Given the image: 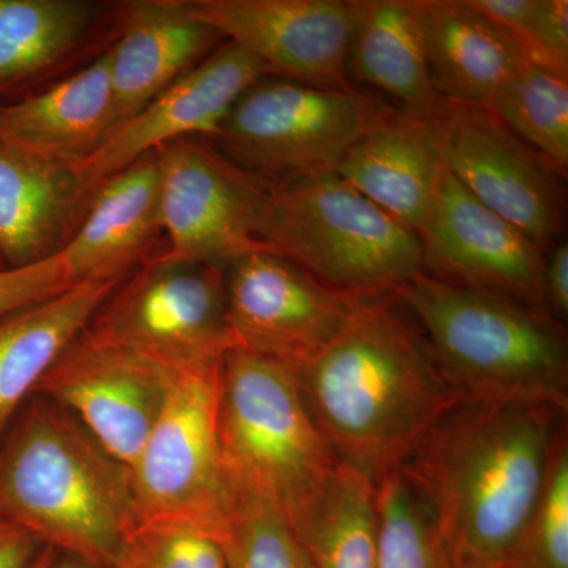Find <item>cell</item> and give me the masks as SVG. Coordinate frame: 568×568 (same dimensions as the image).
Listing matches in <instances>:
<instances>
[{
  "label": "cell",
  "instance_id": "obj_25",
  "mask_svg": "<svg viewBox=\"0 0 568 568\" xmlns=\"http://www.w3.org/2000/svg\"><path fill=\"white\" fill-rule=\"evenodd\" d=\"M290 523L313 568H377V488L353 467L336 462Z\"/></svg>",
  "mask_w": 568,
  "mask_h": 568
},
{
  "label": "cell",
  "instance_id": "obj_5",
  "mask_svg": "<svg viewBox=\"0 0 568 568\" xmlns=\"http://www.w3.org/2000/svg\"><path fill=\"white\" fill-rule=\"evenodd\" d=\"M257 239L268 252L343 293H394L424 272L413 230L335 171L268 181Z\"/></svg>",
  "mask_w": 568,
  "mask_h": 568
},
{
  "label": "cell",
  "instance_id": "obj_32",
  "mask_svg": "<svg viewBox=\"0 0 568 568\" xmlns=\"http://www.w3.org/2000/svg\"><path fill=\"white\" fill-rule=\"evenodd\" d=\"M62 254L20 268L0 271V316L50 298L74 286Z\"/></svg>",
  "mask_w": 568,
  "mask_h": 568
},
{
  "label": "cell",
  "instance_id": "obj_23",
  "mask_svg": "<svg viewBox=\"0 0 568 568\" xmlns=\"http://www.w3.org/2000/svg\"><path fill=\"white\" fill-rule=\"evenodd\" d=\"M347 77L395 103V111L428 122L443 97L426 59L417 0H354Z\"/></svg>",
  "mask_w": 568,
  "mask_h": 568
},
{
  "label": "cell",
  "instance_id": "obj_38",
  "mask_svg": "<svg viewBox=\"0 0 568 568\" xmlns=\"http://www.w3.org/2000/svg\"><path fill=\"white\" fill-rule=\"evenodd\" d=\"M470 568H510L507 564H493V566H484V567H470Z\"/></svg>",
  "mask_w": 568,
  "mask_h": 568
},
{
  "label": "cell",
  "instance_id": "obj_34",
  "mask_svg": "<svg viewBox=\"0 0 568 568\" xmlns=\"http://www.w3.org/2000/svg\"><path fill=\"white\" fill-rule=\"evenodd\" d=\"M544 293L547 312L566 325L568 317V246L558 242L545 256Z\"/></svg>",
  "mask_w": 568,
  "mask_h": 568
},
{
  "label": "cell",
  "instance_id": "obj_17",
  "mask_svg": "<svg viewBox=\"0 0 568 568\" xmlns=\"http://www.w3.org/2000/svg\"><path fill=\"white\" fill-rule=\"evenodd\" d=\"M93 192L81 164L0 141V263L28 267L61 253L80 230Z\"/></svg>",
  "mask_w": 568,
  "mask_h": 568
},
{
  "label": "cell",
  "instance_id": "obj_18",
  "mask_svg": "<svg viewBox=\"0 0 568 568\" xmlns=\"http://www.w3.org/2000/svg\"><path fill=\"white\" fill-rule=\"evenodd\" d=\"M118 20V39L108 50L115 130L224 43L186 0L125 2Z\"/></svg>",
  "mask_w": 568,
  "mask_h": 568
},
{
  "label": "cell",
  "instance_id": "obj_2",
  "mask_svg": "<svg viewBox=\"0 0 568 568\" xmlns=\"http://www.w3.org/2000/svg\"><path fill=\"white\" fill-rule=\"evenodd\" d=\"M567 413L459 399L399 467L429 514L452 567L506 564L544 487Z\"/></svg>",
  "mask_w": 568,
  "mask_h": 568
},
{
  "label": "cell",
  "instance_id": "obj_1",
  "mask_svg": "<svg viewBox=\"0 0 568 568\" xmlns=\"http://www.w3.org/2000/svg\"><path fill=\"white\" fill-rule=\"evenodd\" d=\"M293 369L336 462L376 485L462 399L395 293L362 298L339 335Z\"/></svg>",
  "mask_w": 568,
  "mask_h": 568
},
{
  "label": "cell",
  "instance_id": "obj_8",
  "mask_svg": "<svg viewBox=\"0 0 568 568\" xmlns=\"http://www.w3.org/2000/svg\"><path fill=\"white\" fill-rule=\"evenodd\" d=\"M220 365L175 373L162 414L129 467L138 523H190L223 540L233 489L219 437Z\"/></svg>",
  "mask_w": 568,
  "mask_h": 568
},
{
  "label": "cell",
  "instance_id": "obj_11",
  "mask_svg": "<svg viewBox=\"0 0 568 568\" xmlns=\"http://www.w3.org/2000/svg\"><path fill=\"white\" fill-rule=\"evenodd\" d=\"M428 125L448 173L541 252H549L562 230L566 175L491 108L443 99Z\"/></svg>",
  "mask_w": 568,
  "mask_h": 568
},
{
  "label": "cell",
  "instance_id": "obj_19",
  "mask_svg": "<svg viewBox=\"0 0 568 568\" xmlns=\"http://www.w3.org/2000/svg\"><path fill=\"white\" fill-rule=\"evenodd\" d=\"M160 170L155 151L104 179L61 254L74 283L111 282L153 260L160 235Z\"/></svg>",
  "mask_w": 568,
  "mask_h": 568
},
{
  "label": "cell",
  "instance_id": "obj_37",
  "mask_svg": "<svg viewBox=\"0 0 568 568\" xmlns=\"http://www.w3.org/2000/svg\"><path fill=\"white\" fill-rule=\"evenodd\" d=\"M55 555H58V551L54 548L44 547L28 568H51Z\"/></svg>",
  "mask_w": 568,
  "mask_h": 568
},
{
  "label": "cell",
  "instance_id": "obj_30",
  "mask_svg": "<svg viewBox=\"0 0 568 568\" xmlns=\"http://www.w3.org/2000/svg\"><path fill=\"white\" fill-rule=\"evenodd\" d=\"M560 429L544 487L506 564L510 568H568V439Z\"/></svg>",
  "mask_w": 568,
  "mask_h": 568
},
{
  "label": "cell",
  "instance_id": "obj_12",
  "mask_svg": "<svg viewBox=\"0 0 568 568\" xmlns=\"http://www.w3.org/2000/svg\"><path fill=\"white\" fill-rule=\"evenodd\" d=\"M224 284L233 345L291 368L335 339L365 298L321 283L268 250L227 264Z\"/></svg>",
  "mask_w": 568,
  "mask_h": 568
},
{
  "label": "cell",
  "instance_id": "obj_33",
  "mask_svg": "<svg viewBox=\"0 0 568 568\" xmlns=\"http://www.w3.org/2000/svg\"><path fill=\"white\" fill-rule=\"evenodd\" d=\"M523 47L530 61L568 73L567 0H538L536 17Z\"/></svg>",
  "mask_w": 568,
  "mask_h": 568
},
{
  "label": "cell",
  "instance_id": "obj_39",
  "mask_svg": "<svg viewBox=\"0 0 568 568\" xmlns=\"http://www.w3.org/2000/svg\"><path fill=\"white\" fill-rule=\"evenodd\" d=\"M2 268H7V267L2 263H0V271H2Z\"/></svg>",
  "mask_w": 568,
  "mask_h": 568
},
{
  "label": "cell",
  "instance_id": "obj_27",
  "mask_svg": "<svg viewBox=\"0 0 568 568\" xmlns=\"http://www.w3.org/2000/svg\"><path fill=\"white\" fill-rule=\"evenodd\" d=\"M518 138L556 170L568 168V73L529 61L493 103Z\"/></svg>",
  "mask_w": 568,
  "mask_h": 568
},
{
  "label": "cell",
  "instance_id": "obj_3",
  "mask_svg": "<svg viewBox=\"0 0 568 568\" xmlns=\"http://www.w3.org/2000/svg\"><path fill=\"white\" fill-rule=\"evenodd\" d=\"M0 517L111 568L138 523L129 467L73 414L33 394L0 439Z\"/></svg>",
  "mask_w": 568,
  "mask_h": 568
},
{
  "label": "cell",
  "instance_id": "obj_6",
  "mask_svg": "<svg viewBox=\"0 0 568 568\" xmlns=\"http://www.w3.org/2000/svg\"><path fill=\"white\" fill-rule=\"evenodd\" d=\"M219 437L231 488L271 497L287 519L336 463L294 369L237 346L220 365Z\"/></svg>",
  "mask_w": 568,
  "mask_h": 568
},
{
  "label": "cell",
  "instance_id": "obj_16",
  "mask_svg": "<svg viewBox=\"0 0 568 568\" xmlns=\"http://www.w3.org/2000/svg\"><path fill=\"white\" fill-rule=\"evenodd\" d=\"M265 77L268 73L263 63L237 44L224 41L200 65L119 126L81 164L82 178L97 189L104 179L170 142L186 138L211 140L239 97Z\"/></svg>",
  "mask_w": 568,
  "mask_h": 568
},
{
  "label": "cell",
  "instance_id": "obj_31",
  "mask_svg": "<svg viewBox=\"0 0 568 568\" xmlns=\"http://www.w3.org/2000/svg\"><path fill=\"white\" fill-rule=\"evenodd\" d=\"M111 568H227L223 540L181 521L136 523Z\"/></svg>",
  "mask_w": 568,
  "mask_h": 568
},
{
  "label": "cell",
  "instance_id": "obj_9",
  "mask_svg": "<svg viewBox=\"0 0 568 568\" xmlns=\"http://www.w3.org/2000/svg\"><path fill=\"white\" fill-rule=\"evenodd\" d=\"M85 331L173 373L215 364L234 346L224 268L155 256L119 283Z\"/></svg>",
  "mask_w": 568,
  "mask_h": 568
},
{
  "label": "cell",
  "instance_id": "obj_13",
  "mask_svg": "<svg viewBox=\"0 0 568 568\" xmlns=\"http://www.w3.org/2000/svg\"><path fill=\"white\" fill-rule=\"evenodd\" d=\"M175 373L88 331L41 377L33 394L58 403L126 467L162 414Z\"/></svg>",
  "mask_w": 568,
  "mask_h": 568
},
{
  "label": "cell",
  "instance_id": "obj_4",
  "mask_svg": "<svg viewBox=\"0 0 568 568\" xmlns=\"http://www.w3.org/2000/svg\"><path fill=\"white\" fill-rule=\"evenodd\" d=\"M394 293L416 317L459 398L567 413V332L555 317L425 272Z\"/></svg>",
  "mask_w": 568,
  "mask_h": 568
},
{
  "label": "cell",
  "instance_id": "obj_28",
  "mask_svg": "<svg viewBox=\"0 0 568 568\" xmlns=\"http://www.w3.org/2000/svg\"><path fill=\"white\" fill-rule=\"evenodd\" d=\"M381 532L377 568H454L416 488L396 469L377 481Z\"/></svg>",
  "mask_w": 568,
  "mask_h": 568
},
{
  "label": "cell",
  "instance_id": "obj_10",
  "mask_svg": "<svg viewBox=\"0 0 568 568\" xmlns=\"http://www.w3.org/2000/svg\"><path fill=\"white\" fill-rule=\"evenodd\" d=\"M155 153L168 244L160 257L226 268L265 250L257 231L267 179L242 170L200 138L170 142Z\"/></svg>",
  "mask_w": 568,
  "mask_h": 568
},
{
  "label": "cell",
  "instance_id": "obj_22",
  "mask_svg": "<svg viewBox=\"0 0 568 568\" xmlns=\"http://www.w3.org/2000/svg\"><path fill=\"white\" fill-rule=\"evenodd\" d=\"M444 170L428 122L394 111L355 141L334 171L417 234Z\"/></svg>",
  "mask_w": 568,
  "mask_h": 568
},
{
  "label": "cell",
  "instance_id": "obj_24",
  "mask_svg": "<svg viewBox=\"0 0 568 568\" xmlns=\"http://www.w3.org/2000/svg\"><path fill=\"white\" fill-rule=\"evenodd\" d=\"M121 282L78 283L0 316V439L41 377Z\"/></svg>",
  "mask_w": 568,
  "mask_h": 568
},
{
  "label": "cell",
  "instance_id": "obj_35",
  "mask_svg": "<svg viewBox=\"0 0 568 568\" xmlns=\"http://www.w3.org/2000/svg\"><path fill=\"white\" fill-rule=\"evenodd\" d=\"M44 547L28 529L0 517V568H28Z\"/></svg>",
  "mask_w": 568,
  "mask_h": 568
},
{
  "label": "cell",
  "instance_id": "obj_7",
  "mask_svg": "<svg viewBox=\"0 0 568 568\" xmlns=\"http://www.w3.org/2000/svg\"><path fill=\"white\" fill-rule=\"evenodd\" d=\"M384 100L268 78L254 82L207 141L254 175L334 171L355 141L394 112Z\"/></svg>",
  "mask_w": 568,
  "mask_h": 568
},
{
  "label": "cell",
  "instance_id": "obj_15",
  "mask_svg": "<svg viewBox=\"0 0 568 568\" xmlns=\"http://www.w3.org/2000/svg\"><path fill=\"white\" fill-rule=\"evenodd\" d=\"M224 41L263 63L268 74L331 91L354 89L347 55L354 0H186Z\"/></svg>",
  "mask_w": 568,
  "mask_h": 568
},
{
  "label": "cell",
  "instance_id": "obj_29",
  "mask_svg": "<svg viewBox=\"0 0 568 568\" xmlns=\"http://www.w3.org/2000/svg\"><path fill=\"white\" fill-rule=\"evenodd\" d=\"M223 547L227 568H313L282 508L253 489L233 488Z\"/></svg>",
  "mask_w": 568,
  "mask_h": 568
},
{
  "label": "cell",
  "instance_id": "obj_26",
  "mask_svg": "<svg viewBox=\"0 0 568 568\" xmlns=\"http://www.w3.org/2000/svg\"><path fill=\"white\" fill-rule=\"evenodd\" d=\"M99 11L88 0H0V97L80 51Z\"/></svg>",
  "mask_w": 568,
  "mask_h": 568
},
{
  "label": "cell",
  "instance_id": "obj_14",
  "mask_svg": "<svg viewBox=\"0 0 568 568\" xmlns=\"http://www.w3.org/2000/svg\"><path fill=\"white\" fill-rule=\"evenodd\" d=\"M417 235L425 274L548 313L545 252L481 204L447 168Z\"/></svg>",
  "mask_w": 568,
  "mask_h": 568
},
{
  "label": "cell",
  "instance_id": "obj_21",
  "mask_svg": "<svg viewBox=\"0 0 568 568\" xmlns=\"http://www.w3.org/2000/svg\"><path fill=\"white\" fill-rule=\"evenodd\" d=\"M115 125L108 51L44 91L0 103V141L63 162L84 163Z\"/></svg>",
  "mask_w": 568,
  "mask_h": 568
},
{
  "label": "cell",
  "instance_id": "obj_20",
  "mask_svg": "<svg viewBox=\"0 0 568 568\" xmlns=\"http://www.w3.org/2000/svg\"><path fill=\"white\" fill-rule=\"evenodd\" d=\"M426 59L448 102L491 108L530 61L528 52L466 0H417Z\"/></svg>",
  "mask_w": 568,
  "mask_h": 568
},
{
  "label": "cell",
  "instance_id": "obj_36",
  "mask_svg": "<svg viewBox=\"0 0 568 568\" xmlns=\"http://www.w3.org/2000/svg\"><path fill=\"white\" fill-rule=\"evenodd\" d=\"M51 568H106L95 566V564L89 562V560H84L81 558H77L73 555H65V552H59L55 555L54 560H52Z\"/></svg>",
  "mask_w": 568,
  "mask_h": 568
}]
</instances>
